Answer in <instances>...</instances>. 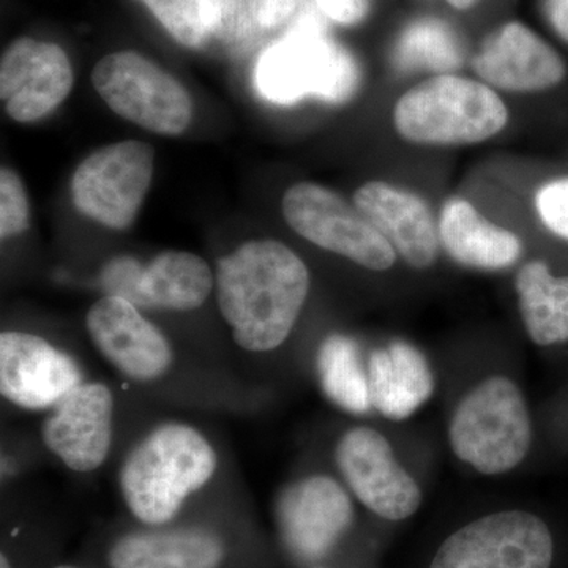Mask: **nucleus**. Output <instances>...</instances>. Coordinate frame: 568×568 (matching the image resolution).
Masks as SVG:
<instances>
[{"label": "nucleus", "mask_w": 568, "mask_h": 568, "mask_svg": "<svg viewBox=\"0 0 568 568\" xmlns=\"http://www.w3.org/2000/svg\"><path fill=\"white\" fill-rule=\"evenodd\" d=\"M308 291L304 261L276 241L246 242L216 267L220 312L234 342L252 353L286 342Z\"/></svg>", "instance_id": "nucleus-1"}, {"label": "nucleus", "mask_w": 568, "mask_h": 568, "mask_svg": "<svg viewBox=\"0 0 568 568\" xmlns=\"http://www.w3.org/2000/svg\"><path fill=\"white\" fill-rule=\"evenodd\" d=\"M254 80L272 103L294 104L306 97L343 103L357 91L361 70L353 54L328 36L320 9L305 3L282 39L261 54Z\"/></svg>", "instance_id": "nucleus-2"}, {"label": "nucleus", "mask_w": 568, "mask_h": 568, "mask_svg": "<svg viewBox=\"0 0 568 568\" xmlns=\"http://www.w3.org/2000/svg\"><path fill=\"white\" fill-rule=\"evenodd\" d=\"M215 469V450L200 432L181 424L159 426L123 463V499L145 525H163Z\"/></svg>", "instance_id": "nucleus-3"}, {"label": "nucleus", "mask_w": 568, "mask_h": 568, "mask_svg": "<svg viewBox=\"0 0 568 568\" xmlns=\"http://www.w3.org/2000/svg\"><path fill=\"white\" fill-rule=\"evenodd\" d=\"M508 111L481 82L440 74L406 92L396 102V132L417 144H476L506 126Z\"/></svg>", "instance_id": "nucleus-4"}, {"label": "nucleus", "mask_w": 568, "mask_h": 568, "mask_svg": "<svg viewBox=\"0 0 568 568\" xmlns=\"http://www.w3.org/2000/svg\"><path fill=\"white\" fill-rule=\"evenodd\" d=\"M448 436L455 455L478 473L496 476L514 469L532 439L521 392L504 376L478 384L458 406Z\"/></svg>", "instance_id": "nucleus-5"}, {"label": "nucleus", "mask_w": 568, "mask_h": 568, "mask_svg": "<svg viewBox=\"0 0 568 568\" xmlns=\"http://www.w3.org/2000/svg\"><path fill=\"white\" fill-rule=\"evenodd\" d=\"M92 84L115 114L160 134H181L193 103L181 82L136 52L106 55L92 71Z\"/></svg>", "instance_id": "nucleus-6"}, {"label": "nucleus", "mask_w": 568, "mask_h": 568, "mask_svg": "<svg viewBox=\"0 0 568 568\" xmlns=\"http://www.w3.org/2000/svg\"><path fill=\"white\" fill-rule=\"evenodd\" d=\"M283 215L306 241L342 254L369 271L383 272L395 264L390 242L338 194L312 182L291 186L283 197Z\"/></svg>", "instance_id": "nucleus-7"}, {"label": "nucleus", "mask_w": 568, "mask_h": 568, "mask_svg": "<svg viewBox=\"0 0 568 568\" xmlns=\"http://www.w3.org/2000/svg\"><path fill=\"white\" fill-rule=\"evenodd\" d=\"M155 151L140 141H123L91 153L74 171L71 197L78 211L112 230L136 219L151 186Z\"/></svg>", "instance_id": "nucleus-8"}, {"label": "nucleus", "mask_w": 568, "mask_h": 568, "mask_svg": "<svg viewBox=\"0 0 568 568\" xmlns=\"http://www.w3.org/2000/svg\"><path fill=\"white\" fill-rule=\"evenodd\" d=\"M548 526L526 511H500L452 534L429 568H549Z\"/></svg>", "instance_id": "nucleus-9"}, {"label": "nucleus", "mask_w": 568, "mask_h": 568, "mask_svg": "<svg viewBox=\"0 0 568 568\" xmlns=\"http://www.w3.org/2000/svg\"><path fill=\"white\" fill-rule=\"evenodd\" d=\"M335 458L354 495L379 517L399 521L420 507V488L398 465L386 437L375 429L347 432L336 446Z\"/></svg>", "instance_id": "nucleus-10"}, {"label": "nucleus", "mask_w": 568, "mask_h": 568, "mask_svg": "<svg viewBox=\"0 0 568 568\" xmlns=\"http://www.w3.org/2000/svg\"><path fill=\"white\" fill-rule=\"evenodd\" d=\"M275 511L284 547L304 562H315L328 555L354 518L345 489L325 476L290 485L280 495Z\"/></svg>", "instance_id": "nucleus-11"}, {"label": "nucleus", "mask_w": 568, "mask_h": 568, "mask_svg": "<svg viewBox=\"0 0 568 568\" xmlns=\"http://www.w3.org/2000/svg\"><path fill=\"white\" fill-rule=\"evenodd\" d=\"M71 85L70 59L58 44L20 39L3 52L0 97L13 121H40L69 97Z\"/></svg>", "instance_id": "nucleus-12"}, {"label": "nucleus", "mask_w": 568, "mask_h": 568, "mask_svg": "<svg viewBox=\"0 0 568 568\" xmlns=\"http://www.w3.org/2000/svg\"><path fill=\"white\" fill-rule=\"evenodd\" d=\"M78 386V365L47 339L22 332L0 335V390L13 405L37 410L55 407Z\"/></svg>", "instance_id": "nucleus-13"}, {"label": "nucleus", "mask_w": 568, "mask_h": 568, "mask_svg": "<svg viewBox=\"0 0 568 568\" xmlns=\"http://www.w3.org/2000/svg\"><path fill=\"white\" fill-rule=\"evenodd\" d=\"M85 327L97 349L130 379H156L173 362L162 332L125 298H100L89 310Z\"/></svg>", "instance_id": "nucleus-14"}, {"label": "nucleus", "mask_w": 568, "mask_h": 568, "mask_svg": "<svg viewBox=\"0 0 568 568\" xmlns=\"http://www.w3.org/2000/svg\"><path fill=\"white\" fill-rule=\"evenodd\" d=\"M112 407L110 388L97 383L81 384L44 420V446L71 470H95L110 452Z\"/></svg>", "instance_id": "nucleus-15"}, {"label": "nucleus", "mask_w": 568, "mask_h": 568, "mask_svg": "<svg viewBox=\"0 0 568 568\" xmlns=\"http://www.w3.org/2000/svg\"><path fill=\"white\" fill-rule=\"evenodd\" d=\"M474 70L508 92L545 91L566 77L558 52L521 22H508L491 33L474 59Z\"/></svg>", "instance_id": "nucleus-16"}, {"label": "nucleus", "mask_w": 568, "mask_h": 568, "mask_svg": "<svg viewBox=\"0 0 568 568\" xmlns=\"http://www.w3.org/2000/svg\"><path fill=\"white\" fill-rule=\"evenodd\" d=\"M358 212L390 242L407 264L426 268L439 253V227L416 194L386 182H368L354 194Z\"/></svg>", "instance_id": "nucleus-17"}, {"label": "nucleus", "mask_w": 568, "mask_h": 568, "mask_svg": "<svg viewBox=\"0 0 568 568\" xmlns=\"http://www.w3.org/2000/svg\"><path fill=\"white\" fill-rule=\"evenodd\" d=\"M369 394L383 416L405 420L428 402L435 377L424 354L406 342L390 343L369 357Z\"/></svg>", "instance_id": "nucleus-18"}, {"label": "nucleus", "mask_w": 568, "mask_h": 568, "mask_svg": "<svg viewBox=\"0 0 568 568\" xmlns=\"http://www.w3.org/2000/svg\"><path fill=\"white\" fill-rule=\"evenodd\" d=\"M223 559V541L204 529L129 534L108 555L111 568H220Z\"/></svg>", "instance_id": "nucleus-19"}, {"label": "nucleus", "mask_w": 568, "mask_h": 568, "mask_svg": "<svg viewBox=\"0 0 568 568\" xmlns=\"http://www.w3.org/2000/svg\"><path fill=\"white\" fill-rule=\"evenodd\" d=\"M439 237L457 263L481 271L510 267L521 254L517 234L488 222L465 200H450L444 205Z\"/></svg>", "instance_id": "nucleus-20"}, {"label": "nucleus", "mask_w": 568, "mask_h": 568, "mask_svg": "<svg viewBox=\"0 0 568 568\" xmlns=\"http://www.w3.org/2000/svg\"><path fill=\"white\" fill-rule=\"evenodd\" d=\"M212 287L211 267L203 257L186 252H164L144 267L141 306L190 312L207 301Z\"/></svg>", "instance_id": "nucleus-21"}, {"label": "nucleus", "mask_w": 568, "mask_h": 568, "mask_svg": "<svg viewBox=\"0 0 568 568\" xmlns=\"http://www.w3.org/2000/svg\"><path fill=\"white\" fill-rule=\"evenodd\" d=\"M523 323L534 343L558 345L568 339V276H555L541 261L523 265L517 275Z\"/></svg>", "instance_id": "nucleus-22"}, {"label": "nucleus", "mask_w": 568, "mask_h": 568, "mask_svg": "<svg viewBox=\"0 0 568 568\" xmlns=\"http://www.w3.org/2000/svg\"><path fill=\"white\" fill-rule=\"evenodd\" d=\"M317 372L324 394L336 406L347 413H368L373 406L369 381L353 339L343 335L325 338L317 354Z\"/></svg>", "instance_id": "nucleus-23"}, {"label": "nucleus", "mask_w": 568, "mask_h": 568, "mask_svg": "<svg viewBox=\"0 0 568 568\" xmlns=\"http://www.w3.org/2000/svg\"><path fill=\"white\" fill-rule=\"evenodd\" d=\"M394 62L402 71L447 73L462 65V43L447 22L422 18L410 22L399 36L395 44Z\"/></svg>", "instance_id": "nucleus-24"}, {"label": "nucleus", "mask_w": 568, "mask_h": 568, "mask_svg": "<svg viewBox=\"0 0 568 568\" xmlns=\"http://www.w3.org/2000/svg\"><path fill=\"white\" fill-rule=\"evenodd\" d=\"M183 47L200 48L215 28L213 0H141Z\"/></svg>", "instance_id": "nucleus-25"}, {"label": "nucleus", "mask_w": 568, "mask_h": 568, "mask_svg": "<svg viewBox=\"0 0 568 568\" xmlns=\"http://www.w3.org/2000/svg\"><path fill=\"white\" fill-rule=\"evenodd\" d=\"M29 226V200L20 175L10 168L0 171V235L10 239Z\"/></svg>", "instance_id": "nucleus-26"}, {"label": "nucleus", "mask_w": 568, "mask_h": 568, "mask_svg": "<svg viewBox=\"0 0 568 568\" xmlns=\"http://www.w3.org/2000/svg\"><path fill=\"white\" fill-rule=\"evenodd\" d=\"M144 265L130 256H119L104 265L102 272L103 290L106 295L121 297L134 306H141V284Z\"/></svg>", "instance_id": "nucleus-27"}, {"label": "nucleus", "mask_w": 568, "mask_h": 568, "mask_svg": "<svg viewBox=\"0 0 568 568\" xmlns=\"http://www.w3.org/2000/svg\"><path fill=\"white\" fill-rule=\"evenodd\" d=\"M213 3H215L213 36L227 41H241L252 36L253 24L257 26L252 0H213Z\"/></svg>", "instance_id": "nucleus-28"}, {"label": "nucleus", "mask_w": 568, "mask_h": 568, "mask_svg": "<svg viewBox=\"0 0 568 568\" xmlns=\"http://www.w3.org/2000/svg\"><path fill=\"white\" fill-rule=\"evenodd\" d=\"M536 205L545 226L568 241V178L541 186L537 193Z\"/></svg>", "instance_id": "nucleus-29"}, {"label": "nucleus", "mask_w": 568, "mask_h": 568, "mask_svg": "<svg viewBox=\"0 0 568 568\" xmlns=\"http://www.w3.org/2000/svg\"><path fill=\"white\" fill-rule=\"evenodd\" d=\"M253 14L257 26L275 29L293 20L295 13L304 7L305 0H252Z\"/></svg>", "instance_id": "nucleus-30"}, {"label": "nucleus", "mask_w": 568, "mask_h": 568, "mask_svg": "<svg viewBox=\"0 0 568 568\" xmlns=\"http://www.w3.org/2000/svg\"><path fill=\"white\" fill-rule=\"evenodd\" d=\"M315 6L325 18L342 26L357 24L369 11V0H315Z\"/></svg>", "instance_id": "nucleus-31"}, {"label": "nucleus", "mask_w": 568, "mask_h": 568, "mask_svg": "<svg viewBox=\"0 0 568 568\" xmlns=\"http://www.w3.org/2000/svg\"><path fill=\"white\" fill-rule=\"evenodd\" d=\"M549 24L568 43V0H544Z\"/></svg>", "instance_id": "nucleus-32"}, {"label": "nucleus", "mask_w": 568, "mask_h": 568, "mask_svg": "<svg viewBox=\"0 0 568 568\" xmlns=\"http://www.w3.org/2000/svg\"><path fill=\"white\" fill-rule=\"evenodd\" d=\"M447 2L450 3L452 7H455V9L466 10L470 9L478 0H447Z\"/></svg>", "instance_id": "nucleus-33"}, {"label": "nucleus", "mask_w": 568, "mask_h": 568, "mask_svg": "<svg viewBox=\"0 0 568 568\" xmlns=\"http://www.w3.org/2000/svg\"><path fill=\"white\" fill-rule=\"evenodd\" d=\"M0 568H11L6 555L0 556Z\"/></svg>", "instance_id": "nucleus-34"}, {"label": "nucleus", "mask_w": 568, "mask_h": 568, "mask_svg": "<svg viewBox=\"0 0 568 568\" xmlns=\"http://www.w3.org/2000/svg\"><path fill=\"white\" fill-rule=\"evenodd\" d=\"M55 568H77V567L62 566V567H55Z\"/></svg>", "instance_id": "nucleus-35"}]
</instances>
